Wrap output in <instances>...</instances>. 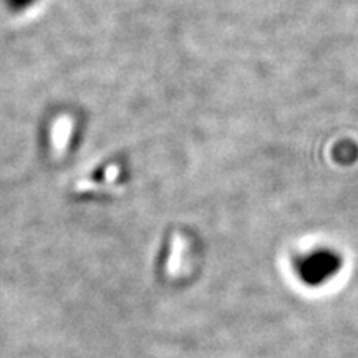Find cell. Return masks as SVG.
Masks as SVG:
<instances>
[{"mask_svg":"<svg viewBox=\"0 0 358 358\" xmlns=\"http://www.w3.org/2000/svg\"><path fill=\"white\" fill-rule=\"evenodd\" d=\"M343 257L337 250L329 248H319L308 250L295 259L294 271L302 284L308 287H320L332 280L342 271Z\"/></svg>","mask_w":358,"mask_h":358,"instance_id":"1","label":"cell"}]
</instances>
